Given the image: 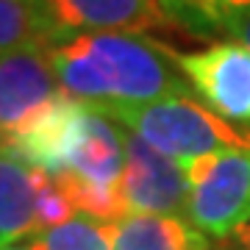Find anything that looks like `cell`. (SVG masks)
<instances>
[{
    "instance_id": "1",
    "label": "cell",
    "mask_w": 250,
    "mask_h": 250,
    "mask_svg": "<svg viewBox=\"0 0 250 250\" xmlns=\"http://www.w3.org/2000/svg\"><path fill=\"white\" fill-rule=\"evenodd\" d=\"M64 95L95 108L195 98L175 50L145 34H81L50 50Z\"/></svg>"
},
{
    "instance_id": "2",
    "label": "cell",
    "mask_w": 250,
    "mask_h": 250,
    "mask_svg": "<svg viewBox=\"0 0 250 250\" xmlns=\"http://www.w3.org/2000/svg\"><path fill=\"white\" fill-rule=\"evenodd\" d=\"M98 111L181 164L225 150H250V131L225 123L197 98H167L145 106H114Z\"/></svg>"
},
{
    "instance_id": "3",
    "label": "cell",
    "mask_w": 250,
    "mask_h": 250,
    "mask_svg": "<svg viewBox=\"0 0 250 250\" xmlns=\"http://www.w3.org/2000/svg\"><path fill=\"white\" fill-rule=\"evenodd\" d=\"M189 223L225 239L250 220V150H225L189 161Z\"/></svg>"
},
{
    "instance_id": "4",
    "label": "cell",
    "mask_w": 250,
    "mask_h": 250,
    "mask_svg": "<svg viewBox=\"0 0 250 250\" xmlns=\"http://www.w3.org/2000/svg\"><path fill=\"white\" fill-rule=\"evenodd\" d=\"M175 64L195 98L225 123L250 125V50L239 42H214L195 53H175Z\"/></svg>"
},
{
    "instance_id": "5",
    "label": "cell",
    "mask_w": 250,
    "mask_h": 250,
    "mask_svg": "<svg viewBox=\"0 0 250 250\" xmlns=\"http://www.w3.org/2000/svg\"><path fill=\"white\" fill-rule=\"evenodd\" d=\"M123 197L128 214H187L189 197H192V181H189L187 164L159 153L145 139L128 131L125 134Z\"/></svg>"
},
{
    "instance_id": "6",
    "label": "cell",
    "mask_w": 250,
    "mask_h": 250,
    "mask_svg": "<svg viewBox=\"0 0 250 250\" xmlns=\"http://www.w3.org/2000/svg\"><path fill=\"white\" fill-rule=\"evenodd\" d=\"M59 95L64 92L50 64V50L28 47L0 56V147H9Z\"/></svg>"
},
{
    "instance_id": "7",
    "label": "cell",
    "mask_w": 250,
    "mask_h": 250,
    "mask_svg": "<svg viewBox=\"0 0 250 250\" xmlns=\"http://www.w3.org/2000/svg\"><path fill=\"white\" fill-rule=\"evenodd\" d=\"M56 45L81 34H145L170 28L161 0H42Z\"/></svg>"
},
{
    "instance_id": "8",
    "label": "cell",
    "mask_w": 250,
    "mask_h": 250,
    "mask_svg": "<svg viewBox=\"0 0 250 250\" xmlns=\"http://www.w3.org/2000/svg\"><path fill=\"white\" fill-rule=\"evenodd\" d=\"M123 172L125 134L114 125L111 117L83 103L70 156H67V170L62 175H72L89 184H100V187H117L123 184Z\"/></svg>"
},
{
    "instance_id": "9",
    "label": "cell",
    "mask_w": 250,
    "mask_h": 250,
    "mask_svg": "<svg viewBox=\"0 0 250 250\" xmlns=\"http://www.w3.org/2000/svg\"><path fill=\"white\" fill-rule=\"evenodd\" d=\"M81 100H72L70 95H59L39 117L17 134V139L9 145L20 159H25L34 170H42L47 175H62L67 170V156L72 147V136L81 120Z\"/></svg>"
},
{
    "instance_id": "10",
    "label": "cell",
    "mask_w": 250,
    "mask_h": 250,
    "mask_svg": "<svg viewBox=\"0 0 250 250\" xmlns=\"http://www.w3.org/2000/svg\"><path fill=\"white\" fill-rule=\"evenodd\" d=\"M36 175L11 147H0V250L36 233Z\"/></svg>"
},
{
    "instance_id": "11",
    "label": "cell",
    "mask_w": 250,
    "mask_h": 250,
    "mask_svg": "<svg viewBox=\"0 0 250 250\" xmlns=\"http://www.w3.org/2000/svg\"><path fill=\"white\" fill-rule=\"evenodd\" d=\"M114 250H211V242L184 217L128 214L114 225Z\"/></svg>"
},
{
    "instance_id": "12",
    "label": "cell",
    "mask_w": 250,
    "mask_h": 250,
    "mask_svg": "<svg viewBox=\"0 0 250 250\" xmlns=\"http://www.w3.org/2000/svg\"><path fill=\"white\" fill-rule=\"evenodd\" d=\"M28 47H56L42 0H0V56Z\"/></svg>"
},
{
    "instance_id": "13",
    "label": "cell",
    "mask_w": 250,
    "mask_h": 250,
    "mask_svg": "<svg viewBox=\"0 0 250 250\" xmlns=\"http://www.w3.org/2000/svg\"><path fill=\"white\" fill-rule=\"evenodd\" d=\"M172 25L195 36L228 34V28L250 11V0H161Z\"/></svg>"
},
{
    "instance_id": "14",
    "label": "cell",
    "mask_w": 250,
    "mask_h": 250,
    "mask_svg": "<svg viewBox=\"0 0 250 250\" xmlns=\"http://www.w3.org/2000/svg\"><path fill=\"white\" fill-rule=\"evenodd\" d=\"M53 178L67 192L75 214L95 217V220H103L108 225H117L123 217H128L125 197H123V184H117V187H100V184L72 178V175H53Z\"/></svg>"
},
{
    "instance_id": "15",
    "label": "cell",
    "mask_w": 250,
    "mask_h": 250,
    "mask_svg": "<svg viewBox=\"0 0 250 250\" xmlns=\"http://www.w3.org/2000/svg\"><path fill=\"white\" fill-rule=\"evenodd\" d=\"M45 250H114V225L86 214H75L70 223L39 233Z\"/></svg>"
},
{
    "instance_id": "16",
    "label": "cell",
    "mask_w": 250,
    "mask_h": 250,
    "mask_svg": "<svg viewBox=\"0 0 250 250\" xmlns=\"http://www.w3.org/2000/svg\"><path fill=\"white\" fill-rule=\"evenodd\" d=\"M36 172H39L36 175V236H39V233L50 231V228L70 223L75 217V208H72L67 192L53 175H47L42 170Z\"/></svg>"
},
{
    "instance_id": "17",
    "label": "cell",
    "mask_w": 250,
    "mask_h": 250,
    "mask_svg": "<svg viewBox=\"0 0 250 250\" xmlns=\"http://www.w3.org/2000/svg\"><path fill=\"white\" fill-rule=\"evenodd\" d=\"M228 36H231L233 42H239V45H245L250 50V11L228 28Z\"/></svg>"
},
{
    "instance_id": "18",
    "label": "cell",
    "mask_w": 250,
    "mask_h": 250,
    "mask_svg": "<svg viewBox=\"0 0 250 250\" xmlns=\"http://www.w3.org/2000/svg\"><path fill=\"white\" fill-rule=\"evenodd\" d=\"M228 239H231V245H233L231 250H250V220L245 225H239Z\"/></svg>"
},
{
    "instance_id": "19",
    "label": "cell",
    "mask_w": 250,
    "mask_h": 250,
    "mask_svg": "<svg viewBox=\"0 0 250 250\" xmlns=\"http://www.w3.org/2000/svg\"><path fill=\"white\" fill-rule=\"evenodd\" d=\"M3 250H45V245H42L39 236H34L31 242H14V245H9V248H3Z\"/></svg>"
}]
</instances>
